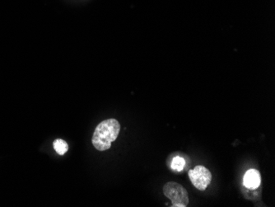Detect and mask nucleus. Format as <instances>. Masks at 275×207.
<instances>
[{
    "label": "nucleus",
    "mask_w": 275,
    "mask_h": 207,
    "mask_svg": "<svg viewBox=\"0 0 275 207\" xmlns=\"http://www.w3.org/2000/svg\"><path fill=\"white\" fill-rule=\"evenodd\" d=\"M120 130L119 122L116 119H107L97 125L92 136V145L99 151H106L117 140Z\"/></svg>",
    "instance_id": "obj_1"
},
{
    "label": "nucleus",
    "mask_w": 275,
    "mask_h": 207,
    "mask_svg": "<svg viewBox=\"0 0 275 207\" xmlns=\"http://www.w3.org/2000/svg\"><path fill=\"white\" fill-rule=\"evenodd\" d=\"M163 193L171 200L173 207H186L189 204L188 192L182 185L177 182H166L164 185Z\"/></svg>",
    "instance_id": "obj_2"
},
{
    "label": "nucleus",
    "mask_w": 275,
    "mask_h": 207,
    "mask_svg": "<svg viewBox=\"0 0 275 207\" xmlns=\"http://www.w3.org/2000/svg\"><path fill=\"white\" fill-rule=\"evenodd\" d=\"M189 177L197 189L204 191L211 182L212 174L207 167L198 165L189 171Z\"/></svg>",
    "instance_id": "obj_3"
},
{
    "label": "nucleus",
    "mask_w": 275,
    "mask_h": 207,
    "mask_svg": "<svg viewBox=\"0 0 275 207\" xmlns=\"http://www.w3.org/2000/svg\"><path fill=\"white\" fill-rule=\"evenodd\" d=\"M261 182L260 172L256 169L248 170L243 177V184L248 189H256Z\"/></svg>",
    "instance_id": "obj_4"
},
{
    "label": "nucleus",
    "mask_w": 275,
    "mask_h": 207,
    "mask_svg": "<svg viewBox=\"0 0 275 207\" xmlns=\"http://www.w3.org/2000/svg\"><path fill=\"white\" fill-rule=\"evenodd\" d=\"M53 145H54V149H55L58 155H64L69 150V145H68L67 142L64 140H61V139L55 140Z\"/></svg>",
    "instance_id": "obj_5"
},
{
    "label": "nucleus",
    "mask_w": 275,
    "mask_h": 207,
    "mask_svg": "<svg viewBox=\"0 0 275 207\" xmlns=\"http://www.w3.org/2000/svg\"><path fill=\"white\" fill-rule=\"evenodd\" d=\"M186 166V160L182 157L177 156L173 158L171 163V168L175 172H181Z\"/></svg>",
    "instance_id": "obj_6"
}]
</instances>
